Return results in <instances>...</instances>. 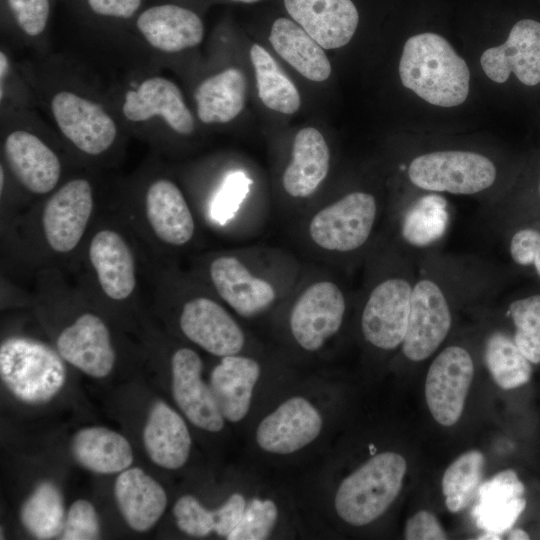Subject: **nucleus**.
I'll return each instance as SVG.
<instances>
[{
    "instance_id": "f257e3e1",
    "label": "nucleus",
    "mask_w": 540,
    "mask_h": 540,
    "mask_svg": "<svg viewBox=\"0 0 540 540\" xmlns=\"http://www.w3.org/2000/svg\"><path fill=\"white\" fill-rule=\"evenodd\" d=\"M399 75L404 87L432 105L458 106L469 94L470 72L465 60L435 33L417 34L406 41Z\"/></svg>"
},
{
    "instance_id": "f03ea898",
    "label": "nucleus",
    "mask_w": 540,
    "mask_h": 540,
    "mask_svg": "<svg viewBox=\"0 0 540 540\" xmlns=\"http://www.w3.org/2000/svg\"><path fill=\"white\" fill-rule=\"evenodd\" d=\"M407 463L398 453H379L340 483L334 506L346 523L360 527L378 519L400 493Z\"/></svg>"
},
{
    "instance_id": "7ed1b4c3",
    "label": "nucleus",
    "mask_w": 540,
    "mask_h": 540,
    "mask_svg": "<svg viewBox=\"0 0 540 540\" xmlns=\"http://www.w3.org/2000/svg\"><path fill=\"white\" fill-rule=\"evenodd\" d=\"M63 358L47 344L27 337H10L0 346L1 379L9 391L28 404H42L63 387Z\"/></svg>"
},
{
    "instance_id": "20e7f679",
    "label": "nucleus",
    "mask_w": 540,
    "mask_h": 540,
    "mask_svg": "<svg viewBox=\"0 0 540 540\" xmlns=\"http://www.w3.org/2000/svg\"><path fill=\"white\" fill-rule=\"evenodd\" d=\"M496 167L486 156L461 150L435 151L415 157L408 167L413 185L431 192L471 195L488 189Z\"/></svg>"
},
{
    "instance_id": "39448f33",
    "label": "nucleus",
    "mask_w": 540,
    "mask_h": 540,
    "mask_svg": "<svg viewBox=\"0 0 540 540\" xmlns=\"http://www.w3.org/2000/svg\"><path fill=\"white\" fill-rule=\"evenodd\" d=\"M54 123L78 150L98 156L115 143L118 126L103 105L74 90H57L49 100Z\"/></svg>"
},
{
    "instance_id": "423d86ee",
    "label": "nucleus",
    "mask_w": 540,
    "mask_h": 540,
    "mask_svg": "<svg viewBox=\"0 0 540 540\" xmlns=\"http://www.w3.org/2000/svg\"><path fill=\"white\" fill-rule=\"evenodd\" d=\"M376 216L375 197L355 191L316 212L308 233L314 244L324 250L351 252L367 242Z\"/></svg>"
},
{
    "instance_id": "0eeeda50",
    "label": "nucleus",
    "mask_w": 540,
    "mask_h": 540,
    "mask_svg": "<svg viewBox=\"0 0 540 540\" xmlns=\"http://www.w3.org/2000/svg\"><path fill=\"white\" fill-rule=\"evenodd\" d=\"M473 374L472 357L463 347L448 346L435 357L426 376L425 398L437 423L449 427L458 422Z\"/></svg>"
},
{
    "instance_id": "6e6552de",
    "label": "nucleus",
    "mask_w": 540,
    "mask_h": 540,
    "mask_svg": "<svg viewBox=\"0 0 540 540\" xmlns=\"http://www.w3.org/2000/svg\"><path fill=\"white\" fill-rule=\"evenodd\" d=\"M452 315L446 295L432 279L422 278L412 288L407 331L402 352L411 361L433 354L447 337Z\"/></svg>"
},
{
    "instance_id": "1a4fd4ad",
    "label": "nucleus",
    "mask_w": 540,
    "mask_h": 540,
    "mask_svg": "<svg viewBox=\"0 0 540 540\" xmlns=\"http://www.w3.org/2000/svg\"><path fill=\"white\" fill-rule=\"evenodd\" d=\"M346 310L342 290L331 281L308 286L295 301L289 318L291 333L306 351L319 350L340 329Z\"/></svg>"
},
{
    "instance_id": "9d476101",
    "label": "nucleus",
    "mask_w": 540,
    "mask_h": 540,
    "mask_svg": "<svg viewBox=\"0 0 540 540\" xmlns=\"http://www.w3.org/2000/svg\"><path fill=\"white\" fill-rule=\"evenodd\" d=\"M413 285L403 277H390L378 283L364 305L361 328L373 346L392 350L402 345L411 304Z\"/></svg>"
},
{
    "instance_id": "9b49d317",
    "label": "nucleus",
    "mask_w": 540,
    "mask_h": 540,
    "mask_svg": "<svg viewBox=\"0 0 540 540\" xmlns=\"http://www.w3.org/2000/svg\"><path fill=\"white\" fill-rule=\"evenodd\" d=\"M121 110L131 123L161 120L180 135H190L195 120L180 88L163 76H148L126 90Z\"/></svg>"
},
{
    "instance_id": "f8f14e48",
    "label": "nucleus",
    "mask_w": 540,
    "mask_h": 540,
    "mask_svg": "<svg viewBox=\"0 0 540 540\" xmlns=\"http://www.w3.org/2000/svg\"><path fill=\"white\" fill-rule=\"evenodd\" d=\"M486 76L504 83L513 73L525 85L540 83V22L519 20L511 28L507 40L485 50L480 58Z\"/></svg>"
},
{
    "instance_id": "ddd939ff",
    "label": "nucleus",
    "mask_w": 540,
    "mask_h": 540,
    "mask_svg": "<svg viewBox=\"0 0 540 540\" xmlns=\"http://www.w3.org/2000/svg\"><path fill=\"white\" fill-rule=\"evenodd\" d=\"M323 419L319 411L304 397L295 396L281 403L258 425L256 442L272 454H291L320 434Z\"/></svg>"
},
{
    "instance_id": "4468645a",
    "label": "nucleus",
    "mask_w": 540,
    "mask_h": 540,
    "mask_svg": "<svg viewBox=\"0 0 540 540\" xmlns=\"http://www.w3.org/2000/svg\"><path fill=\"white\" fill-rule=\"evenodd\" d=\"M92 209V188L86 179H73L60 187L43 210L42 223L49 246L60 253L74 249L84 234Z\"/></svg>"
},
{
    "instance_id": "2eb2a0df",
    "label": "nucleus",
    "mask_w": 540,
    "mask_h": 540,
    "mask_svg": "<svg viewBox=\"0 0 540 540\" xmlns=\"http://www.w3.org/2000/svg\"><path fill=\"white\" fill-rule=\"evenodd\" d=\"M173 398L189 421L200 429L219 432L224 417L218 409L210 386L201 377L203 363L189 348L178 349L171 360Z\"/></svg>"
},
{
    "instance_id": "dca6fc26",
    "label": "nucleus",
    "mask_w": 540,
    "mask_h": 540,
    "mask_svg": "<svg viewBox=\"0 0 540 540\" xmlns=\"http://www.w3.org/2000/svg\"><path fill=\"white\" fill-rule=\"evenodd\" d=\"M184 335L207 352L220 357L238 354L245 336L230 314L207 297L187 301L180 315Z\"/></svg>"
},
{
    "instance_id": "f3484780",
    "label": "nucleus",
    "mask_w": 540,
    "mask_h": 540,
    "mask_svg": "<svg viewBox=\"0 0 540 540\" xmlns=\"http://www.w3.org/2000/svg\"><path fill=\"white\" fill-rule=\"evenodd\" d=\"M134 23L142 39L163 53H176L195 47L204 37L201 18L191 9L173 3L144 7Z\"/></svg>"
},
{
    "instance_id": "a211bd4d",
    "label": "nucleus",
    "mask_w": 540,
    "mask_h": 540,
    "mask_svg": "<svg viewBox=\"0 0 540 540\" xmlns=\"http://www.w3.org/2000/svg\"><path fill=\"white\" fill-rule=\"evenodd\" d=\"M3 151L11 172L28 191L45 194L58 184L60 160L35 133L25 129L10 131L4 139Z\"/></svg>"
},
{
    "instance_id": "6ab92c4d",
    "label": "nucleus",
    "mask_w": 540,
    "mask_h": 540,
    "mask_svg": "<svg viewBox=\"0 0 540 540\" xmlns=\"http://www.w3.org/2000/svg\"><path fill=\"white\" fill-rule=\"evenodd\" d=\"M60 356L82 372L95 378L107 376L115 363V353L105 323L85 313L58 336Z\"/></svg>"
},
{
    "instance_id": "aec40b11",
    "label": "nucleus",
    "mask_w": 540,
    "mask_h": 540,
    "mask_svg": "<svg viewBox=\"0 0 540 540\" xmlns=\"http://www.w3.org/2000/svg\"><path fill=\"white\" fill-rule=\"evenodd\" d=\"M284 5L324 49L345 46L358 26L359 14L351 0H284Z\"/></svg>"
},
{
    "instance_id": "412c9836",
    "label": "nucleus",
    "mask_w": 540,
    "mask_h": 540,
    "mask_svg": "<svg viewBox=\"0 0 540 540\" xmlns=\"http://www.w3.org/2000/svg\"><path fill=\"white\" fill-rule=\"evenodd\" d=\"M210 277L219 296L239 315L256 316L276 299L273 285L253 275L234 256H220L210 265Z\"/></svg>"
},
{
    "instance_id": "4be33fe9",
    "label": "nucleus",
    "mask_w": 540,
    "mask_h": 540,
    "mask_svg": "<svg viewBox=\"0 0 540 540\" xmlns=\"http://www.w3.org/2000/svg\"><path fill=\"white\" fill-rule=\"evenodd\" d=\"M524 491L523 483L511 469L481 484L472 512L477 526L499 535L511 529L526 507Z\"/></svg>"
},
{
    "instance_id": "5701e85b",
    "label": "nucleus",
    "mask_w": 540,
    "mask_h": 540,
    "mask_svg": "<svg viewBox=\"0 0 540 540\" xmlns=\"http://www.w3.org/2000/svg\"><path fill=\"white\" fill-rule=\"evenodd\" d=\"M259 376V363L238 354L223 357L212 370L209 386L224 419L236 423L247 415Z\"/></svg>"
},
{
    "instance_id": "b1692460",
    "label": "nucleus",
    "mask_w": 540,
    "mask_h": 540,
    "mask_svg": "<svg viewBox=\"0 0 540 540\" xmlns=\"http://www.w3.org/2000/svg\"><path fill=\"white\" fill-rule=\"evenodd\" d=\"M117 506L130 528L143 532L150 529L162 516L167 505L163 487L134 467L123 470L115 481Z\"/></svg>"
},
{
    "instance_id": "393cba45",
    "label": "nucleus",
    "mask_w": 540,
    "mask_h": 540,
    "mask_svg": "<svg viewBox=\"0 0 540 540\" xmlns=\"http://www.w3.org/2000/svg\"><path fill=\"white\" fill-rule=\"evenodd\" d=\"M143 441L148 456L160 467L178 469L188 460L189 430L183 418L163 401H157L151 407Z\"/></svg>"
},
{
    "instance_id": "a878e982",
    "label": "nucleus",
    "mask_w": 540,
    "mask_h": 540,
    "mask_svg": "<svg viewBox=\"0 0 540 540\" xmlns=\"http://www.w3.org/2000/svg\"><path fill=\"white\" fill-rule=\"evenodd\" d=\"M145 203L150 226L160 240L175 246L191 240L195 231L194 219L174 182L155 180L147 190Z\"/></svg>"
},
{
    "instance_id": "bb28decb",
    "label": "nucleus",
    "mask_w": 540,
    "mask_h": 540,
    "mask_svg": "<svg viewBox=\"0 0 540 540\" xmlns=\"http://www.w3.org/2000/svg\"><path fill=\"white\" fill-rule=\"evenodd\" d=\"M89 258L104 293L113 300L128 298L136 284L132 252L120 234L102 230L95 234Z\"/></svg>"
},
{
    "instance_id": "cd10ccee",
    "label": "nucleus",
    "mask_w": 540,
    "mask_h": 540,
    "mask_svg": "<svg viewBox=\"0 0 540 540\" xmlns=\"http://www.w3.org/2000/svg\"><path fill=\"white\" fill-rule=\"evenodd\" d=\"M330 167V151L323 135L313 127L301 129L294 138L292 161L283 173L285 191L295 198L316 192Z\"/></svg>"
},
{
    "instance_id": "c85d7f7f",
    "label": "nucleus",
    "mask_w": 540,
    "mask_h": 540,
    "mask_svg": "<svg viewBox=\"0 0 540 540\" xmlns=\"http://www.w3.org/2000/svg\"><path fill=\"white\" fill-rule=\"evenodd\" d=\"M269 41L279 56L305 78L315 82L329 78L331 64L324 48L296 22L276 19Z\"/></svg>"
},
{
    "instance_id": "c756f323",
    "label": "nucleus",
    "mask_w": 540,
    "mask_h": 540,
    "mask_svg": "<svg viewBox=\"0 0 540 540\" xmlns=\"http://www.w3.org/2000/svg\"><path fill=\"white\" fill-rule=\"evenodd\" d=\"M246 79L238 68H227L204 79L194 92L198 119L205 124L228 123L245 105Z\"/></svg>"
},
{
    "instance_id": "7c9ffc66",
    "label": "nucleus",
    "mask_w": 540,
    "mask_h": 540,
    "mask_svg": "<svg viewBox=\"0 0 540 540\" xmlns=\"http://www.w3.org/2000/svg\"><path fill=\"white\" fill-rule=\"evenodd\" d=\"M72 453L80 465L101 474L122 472L133 462L128 440L105 427H87L78 431L72 440Z\"/></svg>"
},
{
    "instance_id": "2f4dec72",
    "label": "nucleus",
    "mask_w": 540,
    "mask_h": 540,
    "mask_svg": "<svg viewBox=\"0 0 540 540\" xmlns=\"http://www.w3.org/2000/svg\"><path fill=\"white\" fill-rule=\"evenodd\" d=\"M250 58L255 70L258 96L263 104L284 114L297 112L301 105L299 92L269 52L254 44Z\"/></svg>"
},
{
    "instance_id": "473e14b6",
    "label": "nucleus",
    "mask_w": 540,
    "mask_h": 540,
    "mask_svg": "<svg viewBox=\"0 0 540 540\" xmlns=\"http://www.w3.org/2000/svg\"><path fill=\"white\" fill-rule=\"evenodd\" d=\"M20 520L37 539L58 536L65 522L64 501L58 487L50 481L41 482L23 503Z\"/></svg>"
},
{
    "instance_id": "72a5a7b5",
    "label": "nucleus",
    "mask_w": 540,
    "mask_h": 540,
    "mask_svg": "<svg viewBox=\"0 0 540 540\" xmlns=\"http://www.w3.org/2000/svg\"><path fill=\"white\" fill-rule=\"evenodd\" d=\"M484 358L493 380L502 389L518 388L531 378L530 362L514 340L502 332H494L487 338Z\"/></svg>"
},
{
    "instance_id": "f704fd0d",
    "label": "nucleus",
    "mask_w": 540,
    "mask_h": 540,
    "mask_svg": "<svg viewBox=\"0 0 540 540\" xmlns=\"http://www.w3.org/2000/svg\"><path fill=\"white\" fill-rule=\"evenodd\" d=\"M484 463V455L478 450H471L460 455L445 470L442 492L450 512L457 513L466 508L478 492Z\"/></svg>"
},
{
    "instance_id": "c9c22d12",
    "label": "nucleus",
    "mask_w": 540,
    "mask_h": 540,
    "mask_svg": "<svg viewBox=\"0 0 540 540\" xmlns=\"http://www.w3.org/2000/svg\"><path fill=\"white\" fill-rule=\"evenodd\" d=\"M446 222L445 204L438 198L429 197L419 201L406 214L402 235L410 244L427 245L443 234Z\"/></svg>"
},
{
    "instance_id": "e433bc0d",
    "label": "nucleus",
    "mask_w": 540,
    "mask_h": 540,
    "mask_svg": "<svg viewBox=\"0 0 540 540\" xmlns=\"http://www.w3.org/2000/svg\"><path fill=\"white\" fill-rule=\"evenodd\" d=\"M2 10L21 35L36 39L47 30L53 0H1Z\"/></svg>"
},
{
    "instance_id": "4c0bfd02",
    "label": "nucleus",
    "mask_w": 540,
    "mask_h": 540,
    "mask_svg": "<svg viewBox=\"0 0 540 540\" xmlns=\"http://www.w3.org/2000/svg\"><path fill=\"white\" fill-rule=\"evenodd\" d=\"M278 518L276 504L270 499H253L244 510L229 540H263L269 537Z\"/></svg>"
},
{
    "instance_id": "58836bf2",
    "label": "nucleus",
    "mask_w": 540,
    "mask_h": 540,
    "mask_svg": "<svg viewBox=\"0 0 540 540\" xmlns=\"http://www.w3.org/2000/svg\"><path fill=\"white\" fill-rule=\"evenodd\" d=\"M173 514L178 528L191 536H207L217 528V509H206L192 495L180 497L174 505Z\"/></svg>"
},
{
    "instance_id": "ea45409f",
    "label": "nucleus",
    "mask_w": 540,
    "mask_h": 540,
    "mask_svg": "<svg viewBox=\"0 0 540 540\" xmlns=\"http://www.w3.org/2000/svg\"><path fill=\"white\" fill-rule=\"evenodd\" d=\"M99 537V517L93 504L83 499L75 501L65 518L61 539L94 540Z\"/></svg>"
},
{
    "instance_id": "a19ab883",
    "label": "nucleus",
    "mask_w": 540,
    "mask_h": 540,
    "mask_svg": "<svg viewBox=\"0 0 540 540\" xmlns=\"http://www.w3.org/2000/svg\"><path fill=\"white\" fill-rule=\"evenodd\" d=\"M251 183L252 181L243 172L235 171L228 174L213 200L211 208L213 218L220 223L230 219L247 195Z\"/></svg>"
},
{
    "instance_id": "79ce46f5",
    "label": "nucleus",
    "mask_w": 540,
    "mask_h": 540,
    "mask_svg": "<svg viewBox=\"0 0 540 540\" xmlns=\"http://www.w3.org/2000/svg\"><path fill=\"white\" fill-rule=\"evenodd\" d=\"M81 7L97 19L113 22L135 20L144 0H80Z\"/></svg>"
},
{
    "instance_id": "37998d69",
    "label": "nucleus",
    "mask_w": 540,
    "mask_h": 540,
    "mask_svg": "<svg viewBox=\"0 0 540 540\" xmlns=\"http://www.w3.org/2000/svg\"><path fill=\"white\" fill-rule=\"evenodd\" d=\"M404 537L407 540H444L447 535L431 512L421 510L407 520Z\"/></svg>"
},
{
    "instance_id": "c03bdc74",
    "label": "nucleus",
    "mask_w": 540,
    "mask_h": 540,
    "mask_svg": "<svg viewBox=\"0 0 540 540\" xmlns=\"http://www.w3.org/2000/svg\"><path fill=\"white\" fill-rule=\"evenodd\" d=\"M508 313L516 329L540 330V294L513 301Z\"/></svg>"
},
{
    "instance_id": "a18cd8bd",
    "label": "nucleus",
    "mask_w": 540,
    "mask_h": 540,
    "mask_svg": "<svg viewBox=\"0 0 540 540\" xmlns=\"http://www.w3.org/2000/svg\"><path fill=\"white\" fill-rule=\"evenodd\" d=\"M246 502L242 494H232L226 502L217 509L218 524L215 533L226 538L237 527L242 519Z\"/></svg>"
},
{
    "instance_id": "49530a36",
    "label": "nucleus",
    "mask_w": 540,
    "mask_h": 540,
    "mask_svg": "<svg viewBox=\"0 0 540 540\" xmlns=\"http://www.w3.org/2000/svg\"><path fill=\"white\" fill-rule=\"evenodd\" d=\"M513 340L530 363H540V330L516 329Z\"/></svg>"
},
{
    "instance_id": "de8ad7c7",
    "label": "nucleus",
    "mask_w": 540,
    "mask_h": 540,
    "mask_svg": "<svg viewBox=\"0 0 540 540\" xmlns=\"http://www.w3.org/2000/svg\"><path fill=\"white\" fill-rule=\"evenodd\" d=\"M10 71V62L9 59L4 51L0 52V78H1V85L4 84L6 81V78L8 76V73Z\"/></svg>"
},
{
    "instance_id": "09e8293b",
    "label": "nucleus",
    "mask_w": 540,
    "mask_h": 540,
    "mask_svg": "<svg viewBox=\"0 0 540 540\" xmlns=\"http://www.w3.org/2000/svg\"><path fill=\"white\" fill-rule=\"evenodd\" d=\"M529 538L528 533L520 528L512 529L508 537L511 540H527Z\"/></svg>"
},
{
    "instance_id": "8fccbe9b",
    "label": "nucleus",
    "mask_w": 540,
    "mask_h": 540,
    "mask_svg": "<svg viewBox=\"0 0 540 540\" xmlns=\"http://www.w3.org/2000/svg\"><path fill=\"white\" fill-rule=\"evenodd\" d=\"M531 265L535 267L537 274L540 276V240L534 249Z\"/></svg>"
},
{
    "instance_id": "3c124183",
    "label": "nucleus",
    "mask_w": 540,
    "mask_h": 540,
    "mask_svg": "<svg viewBox=\"0 0 540 540\" xmlns=\"http://www.w3.org/2000/svg\"><path fill=\"white\" fill-rule=\"evenodd\" d=\"M477 539H483V540H499V539H501V537L499 536V534H496V533H493V532L485 531V533L479 535V536L477 537Z\"/></svg>"
},
{
    "instance_id": "603ef678",
    "label": "nucleus",
    "mask_w": 540,
    "mask_h": 540,
    "mask_svg": "<svg viewBox=\"0 0 540 540\" xmlns=\"http://www.w3.org/2000/svg\"><path fill=\"white\" fill-rule=\"evenodd\" d=\"M232 1H240V2H244V3H253V2H257L259 0H232Z\"/></svg>"
},
{
    "instance_id": "864d4df0",
    "label": "nucleus",
    "mask_w": 540,
    "mask_h": 540,
    "mask_svg": "<svg viewBox=\"0 0 540 540\" xmlns=\"http://www.w3.org/2000/svg\"><path fill=\"white\" fill-rule=\"evenodd\" d=\"M539 192H540V185H539Z\"/></svg>"
}]
</instances>
